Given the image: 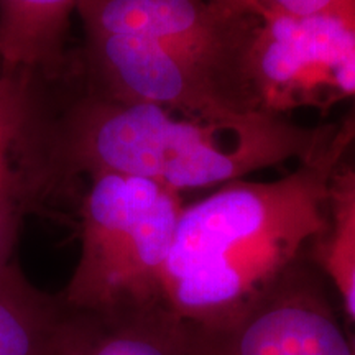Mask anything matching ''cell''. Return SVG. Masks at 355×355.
I'll return each mask as SVG.
<instances>
[{
    "mask_svg": "<svg viewBox=\"0 0 355 355\" xmlns=\"http://www.w3.org/2000/svg\"><path fill=\"white\" fill-rule=\"evenodd\" d=\"M79 0H0V73L33 81L63 64L64 38Z\"/></svg>",
    "mask_w": 355,
    "mask_h": 355,
    "instance_id": "10",
    "label": "cell"
},
{
    "mask_svg": "<svg viewBox=\"0 0 355 355\" xmlns=\"http://www.w3.org/2000/svg\"><path fill=\"white\" fill-rule=\"evenodd\" d=\"M33 79L0 73V272L13 261L25 214L42 204L33 146Z\"/></svg>",
    "mask_w": 355,
    "mask_h": 355,
    "instance_id": "8",
    "label": "cell"
},
{
    "mask_svg": "<svg viewBox=\"0 0 355 355\" xmlns=\"http://www.w3.org/2000/svg\"><path fill=\"white\" fill-rule=\"evenodd\" d=\"M324 275H327L331 282L334 283L336 290L339 291L340 298H343L345 313L355 326V257ZM350 344H352L355 355V334L350 337Z\"/></svg>",
    "mask_w": 355,
    "mask_h": 355,
    "instance_id": "14",
    "label": "cell"
},
{
    "mask_svg": "<svg viewBox=\"0 0 355 355\" xmlns=\"http://www.w3.org/2000/svg\"><path fill=\"white\" fill-rule=\"evenodd\" d=\"M87 180L79 207L81 252L61 298L83 313L163 303V272L183 194L112 173Z\"/></svg>",
    "mask_w": 355,
    "mask_h": 355,
    "instance_id": "3",
    "label": "cell"
},
{
    "mask_svg": "<svg viewBox=\"0 0 355 355\" xmlns=\"http://www.w3.org/2000/svg\"><path fill=\"white\" fill-rule=\"evenodd\" d=\"M189 355H354V349L304 259L237 316L189 324Z\"/></svg>",
    "mask_w": 355,
    "mask_h": 355,
    "instance_id": "5",
    "label": "cell"
},
{
    "mask_svg": "<svg viewBox=\"0 0 355 355\" xmlns=\"http://www.w3.org/2000/svg\"><path fill=\"white\" fill-rule=\"evenodd\" d=\"M331 127L308 128L268 114L188 115L84 91L56 117L37 105V152L44 194L76 176L112 173L184 191L245 180L291 159L313 158Z\"/></svg>",
    "mask_w": 355,
    "mask_h": 355,
    "instance_id": "1",
    "label": "cell"
},
{
    "mask_svg": "<svg viewBox=\"0 0 355 355\" xmlns=\"http://www.w3.org/2000/svg\"><path fill=\"white\" fill-rule=\"evenodd\" d=\"M84 316L78 355H189V322L165 303Z\"/></svg>",
    "mask_w": 355,
    "mask_h": 355,
    "instance_id": "11",
    "label": "cell"
},
{
    "mask_svg": "<svg viewBox=\"0 0 355 355\" xmlns=\"http://www.w3.org/2000/svg\"><path fill=\"white\" fill-rule=\"evenodd\" d=\"M76 10L84 33L155 40L212 71L243 102L237 64L255 13L239 0H79Z\"/></svg>",
    "mask_w": 355,
    "mask_h": 355,
    "instance_id": "7",
    "label": "cell"
},
{
    "mask_svg": "<svg viewBox=\"0 0 355 355\" xmlns=\"http://www.w3.org/2000/svg\"><path fill=\"white\" fill-rule=\"evenodd\" d=\"M329 216V232L313 250L322 273L355 257V173L331 183Z\"/></svg>",
    "mask_w": 355,
    "mask_h": 355,
    "instance_id": "12",
    "label": "cell"
},
{
    "mask_svg": "<svg viewBox=\"0 0 355 355\" xmlns=\"http://www.w3.org/2000/svg\"><path fill=\"white\" fill-rule=\"evenodd\" d=\"M86 316L33 285L17 261L0 272V355H78Z\"/></svg>",
    "mask_w": 355,
    "mask_h": 355,
    "instance_id": "9",
    "label": "cell"
},
{
    "mask_svg": "<svg viewBox=\"0 0 355 355\" xmlns=\"http://www.w3.org/2000/svg\"><path fill=\"white\" fill-rule=\"evenodd\" d=\"M237 89L248 109L277 117L355 99V20L255 13L237 64Z\"/></svg>",
    "mask_w": 355,
    "mask_h": 355,
    "instance_id": "4",
    "label": "cell"
},
{
    "mask_svg": "<svg viewBox=\"0 0 355 355\" xmlns=\"http://www.w3.org/2000/svg\"><path fill=\"white\" fill-rule=\"evenodd\" d=\"M87 91L128 104H150L209 119L252 112L212 71L148 38L86 33Z\"/></svg>",
    "mask_w": 355,
    "mask_h": 355,
    "instance_id": "6",
    "label": "cell"
},
{
    "mask_svg": "<svg viewBox=\"0 0 355 355\" xmlns=\"http://www.w3.org/2000/svg\"><path fill=\"white\" fill-rule=\"evenodd\" d=\"M355 135L337 130L321 152L277 181H230L184 204L163 272V303L194 326L254 304L329 232L334 170Z\"/></svg>",
    "mask_w": 355,
    "mask_h": 355,
    "instance_id": "2",
    "label": "cell"
},
{
    "mask_svg": "<svg viewBox=\"0 0 355 355\" xmlns=\"http://www.w3.org/2000/svg\"><path fill=\"white\" fill-rule=\"evenodd\" d=\"M252 10H275L291 15L329 13L355 20V0H248Z\"/></svg>",
    "mask_w": 355,
    "mask_h": 355,
    "instance_id": "13",
    "label": "cell"
}]
</instances>
